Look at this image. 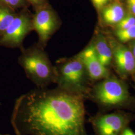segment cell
Here are the masks:
<instances>
[{"mask_svg":"<svg viewBox=\"0 0 135 135\" xmlns=\"http://www.w3.org/2000/svg\"><path fill=\"white\" fill-rule=\"evenodd\" d=\"M132 52V53L133 54V55H134V57H135V43L134 44V45H133Z\"/></svg>","mask_w":135,"mask_h":135,"instance_id":"ffe728a7","label":"cell"},{"mask_svg":"<svg viewBox=\"0 0 135 135\" xmlns=\"http://www.w3.org/2000/svg\"><path fill=\"white\" fill-rule=\"evenodd\" d=\"M117 1H119V0H117Z\"/></svg>","mask_w":135,"mask_h":135,"instance_id":"7402d4cb","label":"cell"},{"mask_svg":"<svg viewBox=\"0 0 135 135\" xmlns=\"http://www.w3.org/2000/svg\"><path fill=\"white\" fill-rule=\"evenodd\" d=\"M85 115L83 97L44 88L17 99L11 123L16 135H89Z\"/></svg>","mask_w":135,"mask_h":135,"instance_id":"6da1fadb","label":"cell"},{"mask_svg":"<svg viewBox=\"0 0 135 135\" xmlns=\"http://www.w3.org/2000/svg\"><path fill=\"white\" fill-rule=\"evenodd\" d=\"M0 3L10 9L14 10L23 6L25 4V0H0Z\"/></svg>","mask_w":135,"mask_h":135,"instance_id":"9a60e30c","label":"cell"},{"mask_svg":"<svg viewBox=\"0 0 135 135\" xmlns=\"http://www.w3.org/2000/svg\"><path fill=\"white\" fill-rule=\"evenodd\" d=\"M135 119V115L124 111L99 114L91 119L96 135H121Z\"/></svg>","mask_w":135,"mask_h":135,"instance_id":"5b68a950","label":"cell"},{"mask_svg":"<svg viewBox=\"0 0 135 135\" xmlns=\"http://www.w3.org/2000/svg\"><path fill=\"white\" fill-rule=\"evenodd\" d=\"M19 63L29 79L39 88H44L55 83V67L47 54L38 46L23 50L19 58Z\"/></svg>","mask_w":135,"mask_h":135,"instance_id":"7a4b0ae2","label":"cell"},{"mask_svg":"<svg viewBox=\"0 0 135 135\" xmlns=\"http://www.w3.org/2000/svg\"><path fill=\"white\" fill-rule=\"evenodd\" d=\"M87 71L88 76L94 81L108 77L109 71L98 58L93 44L77 56Z\"/></svg>","mask_w":135,"mask_h":135,"instance_id":"ba28073f","label":"cell"},{"mask_svg":"<svg viewBox=\"0 0 135 135\" xmlns=\"http://www.w3.org/2000/svg\"><path fill=\"white\" fill-rule=\"evenodd\" d=\"M93 45L102 64L106 67L108 66L112 61L113 53L106 40L103 37L99 36L97 38Z\"/></svg>","mask_w":135,"mask_h":135,"instance_id":"8fae6325","label":"cell"},{"mask_svg":"<svg viewBox=\"0 0 135 135\" xmlns=\"http://www.w3.org/2000/svg\"><path fill=\"white\" fill-rule=\"evenodd\" d=\"M37 9L47 5L46 0H27Z\"/></svg>","mask_w":135,"mask_h":135,"instance_id":"2e32d148","label":"cell"},{"mask_svg":"<svg viewBox=\"0 0 135 135\" xmlns=\"http://www.w3.org/2000/svg\"><path fill=\"white\" fill-rule=\"evenodd\" d=\"M61 25V22L53 10L47 5L36 10L32 17L33 30L39 37V46L44 48Z\"/></svg>","mask_w":135,"mask_h":135,"instance_id":"8992f818","label":"cell"},{"mask_svg":"<svg viewBox=\"0 0 135 135\" xmlns=\"http://www.w3.org/2000/svg\"><path fill=\"white\" fill-rule=\"evenodd\" d=\"M102 14L103 19L106 23L115 24L125 17V11L120 4L114 3L104 8Z\"/></svg>","mask_w":135,"mask_h":135,"instance_id":"30bf717a","label":"cell"},{"mask_svg":"<svg viewBox=\"0 0 135 135\" xmlns=\"http://www.w3.org/2000/svg\"><path fill=\"white\" fill-rule=\"evenodd\" d=\"M116 36L123 43L135 39V24L124 30H117Z\"/></svg>","mask_w":135,"mask_h":135,"instance_id":"4fadbf2b","label":"cell"},{"mask_svg":"<svg viewBox=\"0 0 135 135\" xmlns=\"http://www.w3.org/2000/svg\"><path fill=\"white\" fill-rule=\"evenodd\" d=\"M55 69V83L58 84L59 88L84 97L87 92L86 86L87 73L77 56L69 59L59 60Z\"/></svg>","mask_w":135,"mask_h":135,"instance_id":"3957f363","label":"cell"},{"mask_svg":"<svg viewBox=\"0 0 135 135\" xmlns=\"http://www.w3.org/2000/svg\"><path fill=\"white\" fill-rule=\"evenodd\" d=\"M117 68L123 75H127L135 73V58L129 49L123 45H119L114 49Z\"/></svg>","mask_w":135,"mask_h":135,"instance_id":"9c48e42d","label":"cell"},{"mask_svg":"<svg viewBox=\"0 0 135 135\" xmlns=\"http://www.w3.org/2000/svg\"><path fill=\"white\" fill-rule=\"evenodd\" d=\"M135 24V17L133 15H129L124 17L117 26L118 30H124Z\"/></svg>","mask_w":135,"mask_h":135,"instance_id":"5bb4252c","label":"cell"},{"mask_svg":"<svg viewBox=\"0 0 135 135\" xmlns=\"http://www.w3.org/2000/svg\"><path fill=\"white\" fill-rule=\"evenodd\" d=\"M94 97L106 109L129 107L130 98L125 85L116 78H107L94 89Z\"/></svg>","mask_w":135,"mask_h":135,"instance_id":"277c9868","label":"cell"},{"mask_svg":"<svg viewBox=\"0 0 135 135\" xmlns=\"http://www.w3.org/2000/svg\"><path fill=\"white\" fill-rule=\"evenodd\" d=\"M92 1L98 10H101L108 3L109 0H92Z\"/></svg>","mask_w":135,"mask_h":135,"instance_id":"e0dca14e","label":"cell"},{"mask_svg":"<svg viewBox=\"0 0 135 135\" xmlns=\"http://www.w3.org/2000/svg\"><path fill=\"white\" fill-rule=\"evenodd\" d=\"M13 10L4 5H0V37L17 16Z\"/></svg>","mask_w":135,"mask_h":135,"instance_id":"7c38bea8","label":"cell"},{"mask_svg":"<svg viewBox=\"0 0 135 135\" xmlns=\"http://www.w3.org/2000/svg\"><path fill=\"white\" fill-rule=\"evenodd\" d=\"M121 135H135V133L132 129H131L130 128L127 127L123 131Z\"/></svg>","mask_w":135,"mask_h":135,"instance_id":"d6986e66","label":"cell"},{"mask_svg":"<svg viewBox=\"0 0 135 135\" xmlns=\"http://www.w3.org/2000/svg\"><path fill=\"white\" fill-rule=\"evenodd\" d=\"M128 10L132 15L135 16V0H127Z\"/></svg>","mask_w":135,"mask_h":135,"instance_id":"ac0fdd59","label":"cell"},{"mask_svg":"<svg viewBox=\"0 0 135 135\" xmlns=\"http://www.w3.org/2000/svg\"><path fill=\"white\" fill-rule=\"evenodd\" d=\"M33 30L32 17L27 12L17 15L0 37V45L10 47H22L26 36Z\"/></svg>","mask_w":135,"mask_h":135,"instance_id":"52a82bcc","label":"cell"},{"mask_svg":"<svg viewBox=\"0 0 135 135\" xmlns=\"http://www.w3.org/2000/svg\"><path fill=\"white\" fill-rule=\"evenodd\" d=\"M0 135H1V134H0Z\"/></svg>","mask_w":135,"mask_h":135,"instance_id":"603a6c76","label":"cell"},{"mask_svg":"<svg viewBox=\"0 0 135 135\" xmlns=\"http://www.w3.org/2000/svg\"><path fill=\"white\" fill-rule=\"evenodd\" d=\"M134 79H135V78H134Z\"/></svg>","mask_w":135,"mask_h":135,"instance_id":"44dd1931","label":"cell"}]
</instances>
